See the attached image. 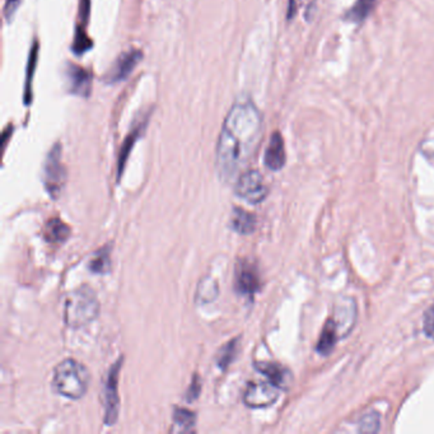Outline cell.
<instances>
[{
    "mask_svg": "<svg viewBox=\"0 0 434 434\" xmlns=\"http://www.w3.org/2000/svg\"><path fill=\"white\" fill-rule=\"evenodd\" d=\"M146 125V121H141L138 125H135L133 129V132L129 134V136L127 138V141L124 143V146L121 148L120 160H119V176L122 172V168L125 166V162H127L129 153L132 151L135 141H138L139 135H141L143 127Z\"/></svg>",
    "mask_w": 434,
    "mask_h": 434,
    "instance_id": "22",
    "label": "cell"
},
{
    "mask_svg": "<svg viewBox=\"0 0 434 434\" xmlns=\"http://www.w3.org/2000/svg\"><path fill=\"white\" fill-rule=\"evenodd\" d=\"M378 430H380V415L377 413H371L362 419L359 432H362V433H376Z\"/></svg>",
    "mask_w": 434,
    "mask_h": 434,
    "instance_id": "24",
    "label": "cell"
},
{
    "mask_svg": "<svg viewBox=\"0 0 434 434\" xmlns=\"http://www.w3.org/2000/svg\"><path fill=\"white\" fill-rule=\"evenodd\" d=\"M89 381L87 367L72 358L61 361L53 369V390L70 400L82 399L87 392Z\"/></svg>",
    "mask_w": 434,
    "mask_h": 434,
    "instance_id": "3",
    "label": "cell"
},
{
    "mask_svg": "<svg viewBox=\"0 0 434 434\" xmlns=\"http://www.w3.org/2000/svg\"><path fill=\"white\" fill-rule=\"evenodd\" d=\"M67 184V168L61 160V146L55 144L47 154L44 166V185L53 200L60 196Z\"/></svg>",
    "mask_w": 434,
    "mask_h": 434,
    "instance_id": "4",
    "label": "cell"
},
{
    "mask_svg": "<svg viewBox=\"0 0 434 434\" xmlns=\"http://www.w3.org/2000/svg\"><path fill=\"white\" fill-rule=\"evenodd\" d=\"M92 47V42L88 39L84 30L78 28L75 39H74L73 50L75 53H84Z\"/></svg>",
    "mask_w": 434,
    "mask_h": 434,
    "instance_id": "25",
    "label": "cell"
},
{
    "mask_svg": "<svg viewBox=\"0 0 434 434\" xmlns=\"http://www.w3.org/2000/svg\"><path fill=\"white\" fill-rule=\"evenodd\" d=\"M286 160H287V155H286V146H284L283 136L281 133L275 132L267 144L265 155H264V163L269 170L279 171L284 167Z\"/></svg>",
    "mask_w": 434,
    "mask_h": 434,
    "instance_id": "13",
    "label": "cell"
},
{
    "mask_svg": "<svg viewBox=\"0 0 434 434\" xmlns=\"http://www.w3.org/2000/svg\"><path fill=\"white\" fill-rule=\"evenodd\" d=\"M69 92L79 97H88L92 91V77L84 68L69 64L65 72Z\"/></svg>",
    "mask_w": 434,
    "mask_h": 434,
    "instance_id": "11",
    "label": "cell"
},
{
    "mask_svg": "<svg viewBox=\"0 0 434 434\" xmlns=\"http://www.w3.org/2000/svg\"><path fill=\"white\" fill-rule=\"evenodd\" d=\"M281 388L270 382H251L243 394V402L248 408L264 409L274 405L279 399Z\"/></svg>",
    "mask_w": 434,
    "mask_h": 434,
    "instance_id": "7",
    "label": "cell"
},
{
    "mask_svg": "<svg viewBox=\"0 0 434 434\" xmlns=\"http://www.w3.org/2000/svg\"><path fill=\"white\" fill-rule=\"evenodd\" d=\"M331 319L334 320L338 328L340 339L352 333L357 320V306L352 298H341L335 305L334 312Z\"/></svg>",
    "mask_w": 434,
    "mask_h": 434,
    "instance_id": "10",
    "label": "cell"
},
{
    "mask_svg": "<svg viewBox=\"0 0 434 434\" xmlns=\"http://www.w3.org/2000/svg\"><path fill=\"white\" fill-rule=\"evenodd\" d=\"M88 269L94 274H107L111 270V250L110 245L100 248L88 264Z\"/></svg>",
    "mask_w": 434,
    "mask_h": 434,
    "instance_id": "19",
    "label": "cell"
},
{
    "mask_svg": "<svg viewBox=\"0 0 434 434\" xmlns=\"http://www.w3.org/2000/svg\"><path fill=\"white\" fill-rule=\"evenodd\" d=\"M234 190L237 196L250 204H260L267 199L269 194V189L262 174L256 170L241 174L236 182Z\"/></svg>",
    "mask_w": 434,
    "mask_h": 434,
    "instance_id": "5",
    "label": "cell"
},
{
    "mask_svg": "<svg viewBox=\"0 0 434 434\" xmlns=\"http://www.w3.org/2000/svg\"><path fill=\"white\" fill-rule=\"evenodd\" d=\"M340 339V335L338 331V328L335 325L334 320L330 317L326 324L324 325V328L321 331L320 339L317 343V352L322 355H328L333 352L335 344Z\"/></svg>",
    "mask_w": 434,
    "mask_h": 434,
    "instance_id": "17",
    "label": "cell"
},
{
    "mask_svg": "<svg viewBox=\"0 0 434 434\" xmlns=\"http://www.w3.org/2000/svg\"><path fill=\"white\" fill-rule=\"evenodd\" d=\"M261 132L262 116L253 102H238L229 110L215 152V167L223 182L231 184L240 177L257 147Z\"/></svg>",
    "mask_w": 434,
    "mask_h": 434,
    "instance_id": "1",
    "label": "cell"
},
{
    "mask_svg": "<svg viewBox=\"0 0 434 434\" xmlns=\"http://www.w3.org/2000/svg\"><path fill=\"white\" fill-rule=\"evenodd\" d=\"M423 328H424V333L428 338L434 340V303L430 307L428 308L427 312L424 314Z\"/></svg>",
    "mask_w": 434,
    "mask_h": 434,
    "instance_id": "26",
    "label": "cell"
},
{
    "mask_svg": "<svg viewBox=\"0 0 434 434\" xmlns=\"http://www.w3.org/2000/svg\"><path fill=\"white\" fill-rule=\"evenodd\" d=\"M196 423V414L185 408H176L174 413V426L171 432L174 433H187L194 430Z\"/></svg>",
    "mask_w": 434,
    "mask_h": 434,
    "instance_id": "18",
    "label": "cell"
},
{
    "mask_svg": "<svg viewBox=\"0 0 434 434\" xmlns=\"http://www.w3.org/2000/svg\"><path fill=\"white\" fill-rule=\"evenodd\" d=\"M234 288L243 295H254L260 291V275L254 264H250L248 261L238 264L234 274Z\"/></svg>",
    "mask_w": 434,
    "mask_h": 434,
    "instance_id": "9",
    "label": "cell"
},
{
    "mask_svg": "<svg viewBox=\"0 0 434 434\" xmlns=\"http://www.w3.org/2000/svg\"><path fill=\"white\" fill-rule=\"evenodd\" d=\"M121 362L122 359L120 358L113 367L110 368L103 388V408H105L103 421L107 427L114 426L115 421H117L120 410V396L117 388H119V374L122 366Z\"/></svg>",
    "mask_w": 434,
    "mask_h": 434,
    "instance_id": "6",
    "label": "cell"
},
{
    "mask_svg": "<svg viewBox=\"0 0 434 434\" xmlns=\"http://www.w3.org/2000/svg\"><path fill=\"white\" fill-rule=\"evenodd\" d=\"M219 295V284L213 276L208 275L201 279L200 283L198 284L196 288V293H195V302L198 305H209L212 302L215 301Z\"/></svg>",
    "mask_w": 434,
    "mask_h": 434,
    "instance_id": "15",
    "label": "cell"
},
{
    "mask_svg": "<svg viewBox=\"0 0 434 434\" xmlns=\"http://www.w3.org/2000/svg\"><path fill=\"white\" fill-rule=\"evenodd\" d=\"M22 0H6V7H4V13L7 20H11L13 18L14 14L17 12V9L20 7Z\"/></svg>",
    "mask_w": 434,
    "mask_h": 434,
    "instance_id": "28",
    "label": "cell"
},
{
    "mask_svg": "<svg viewBox=\"0 0 434 434\" xmlns=\"http://www.w3.org/2000/svg\"><path fill=\"white\" fill-rule=\"evenodd\" d=\"M376 4L377 0H357L353 8L349 11L347 18L355 23H361L374 11Z\"/></svg>",
    "mask_w": 434,
    "mask_h": 434,
    "instance_id": "21",
    "label": "cell"
},
{
    "mask_svg": "<svg viewBox=\"0 0 434 434\" xmlns=\"http://www.w3.org/2000/svg\"><path fill=\"white\" fill-rule=\"evenodd\" d=\"M254 367L267 377L270 383H273L281 390H287L292 383V374L286 367H283L279 363L273 362H256Z\"/></svg>",
    "mask_w": 434,
    "mask_h": 434,
    "instance_id": "12",
    "label": "cell"
},
{
    "mask_svg": "<svg viewBox=\"0 0 434 434\" xmlns=\"http://www.w3.org/2000/svg\"><path fill=\"white\" fill-rule=\"evenodd\" d=\"M36 59H37V44H34V49L30 55V64H28V70H27L26 80V94H25V101L27 105L30 103V101L32 100V77H34V67H36Z\"/></svg>",
    "mask_w": 434,
    "mask_h": 434,
    "instance_id": "23",
    "label": "cell"
},
{
    "mask_svg": "<svg viewBox=\"0 0 434 434\" xmlns=\"http://www.w3.org/2000/svg\"><path fill=\"white\" fill-rule=\"evenodd\" d=\"M238 347H240V338L232 339L224 347H222L217 357V364L222 371H226L234 363L238 353Z\"/></svg>",
    "mask_w": 434,
    "mask_h": 434,
    "instance_id": "20",
    "label": "cell"
},
{
    "mask_svg": "<svg viewBox=\"0 0 434 434\" xmlns=\"http://www.w3.org/2000/svg\"><path fill=\"white\" fill-rule=\"evenodd\" d=\"M89 8H91V3H89V0H80V20L82 22L80 23H83V25H86L88 20V15H89Z\"/></svg>",
    "mask_w": 434,
    "mask_h": 434,
    "instance_id": "29",
    "label": "cell"
},
{
    "mask_svg": "<svg viewBox=\"0 0 434 434\" xmlns=\"http://www.w3.org/2000/svg\"><path fill=\"white\" fill-rule=\"evenodd\" d=\"M70 227L60 218H51L44 227V238L53 245H61L70 237Z\"/></svg>",
    "mask_w": 434,
    "mask_h": 434,
    "instance_id": "14",
    "label": "cell"
},
{
    "mask_svg": "<svg viewBox=\"0 0 434 434\" xmlns=\"http://www.w3.org/2000/svg\"><path fill=\"white\" fill-rule=\"evenodd\" d=\"M231 227L240 234H254L256 228V217L242 208H234L231 217Z\"/></svg>",
    "mask_w": 434,
    "mask_h": 434,
    "instance_id": "16",
    "label": "cell"
},
{
    "mask_svg": "<svg viewBox=\"0 0 434 434\" xmlns=\"http://www.w3.org/2000/svg\"><path fill=\"white\" fill-rule=\"evenodd\" d=\"M143 58L141 50L132 49L127 53H121L119 59L115 61L113 68L107 72L105 82L107 84H117L122 80L127 79L130 74L133 73L134 69L139 64Z\"/></svg>",
    "mask_w": 434,
    "mask_h": 434,
    "instance_id": "8",
    "label": "cell"
},
{
    "mask_svg": "<svg viewBox=\"0 0 434 434\" xmlns=\"http://www.w3.org/2000/svg\"><path fill=\"white\" fill-rule=\"evenodd\" d=\"M201 392V382L200 377L198 374L193 376V381L190 388L187 390L186 399L187 401H194L199 397Z\"/></svg>",
    "mask_w": 434,
    "mask_h": 434,
    "instance_id": "27",
    "label": "cell"
},
{
    "mask_svg": "<svg viewBox=\"0 0 434 434\" xmlns=\"http://www.w3.org/2000/svg\"><path fill=\"white\" fill-rule=\"evenodd\" d=\"M101 312L98 297L92 288L83 284L75 288L65 298L64 322L68 328H80L94 322Z\"/></svg>",
    "mask_w": 434,
    "mask_h": 434,
    "instance_id": "2",
    "label": "cell"
}]
</instances>
